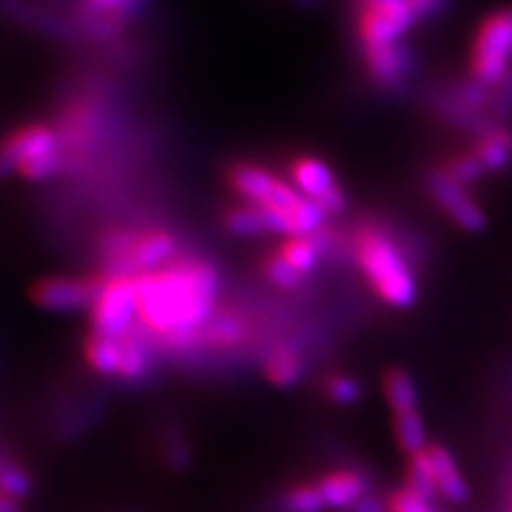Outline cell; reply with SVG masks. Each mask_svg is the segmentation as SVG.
<instances>
[{
	"label": "cell",
	"instance_id": "obj_4",
	"mask_svg": "<svg viewBox=\"0 0 512 512\" xmlns=\"http://www.w3.org/2000/svg\"><path fill=\"white\" fill-rule=\"evenodd\" d=\"M64 167L62 139L50 124H26L0 141V178L20 173L30 182H43Z\"/></svg>",
	"mask_w": 512,
	"mask_h": 512
},
{
	"label": "cell",
	"instance_id": "obj_3",
	"mask_svg": "<svg viewBox=\"0 0 512 512\" xmlns=\"http://www.w3.org/2000/svg\"><path fill=\"white\" fill-rule=\"evenodd\" d=\"M359 60L410 47L408 37L423 24L416 0H350Z\"/></svg>",
	"mask_w": 512,
	"mask_h": 512
},
{
	"label": "cell",
	"instance_id": "obj_31",
	"mask_svg": "<svg viewBox=\"0 0 512 512\" xmlns=\"http://www.w3.org/2000/svg\"><path fill=\"white\" fill-rule=\"evenodd\" d=\"M293 3H297L303 9H312L316 5V0H293Z\"/></svg>",
	"mask_w": 512,
	"mask_h": 512
},
{
	"label": "cell",
	"instance_id": "obj_25",
	"mask_svg": "<svg viewBox=\"0 0 512 512\" xmlns=\"http://www.w3.org/2000/svg\"><path fill=\"white\" fill-rule=\"evenodd\" d=\"M286 512H323L327 508L316 485H295L284 495Z\"/></svg>",
	"mask_w": 512,
	"mask_h": 512
},
{
	"label": "cell",
	"instance_id": "obj_28",
	"mask_svg": "<svg viewBox=\"0 0 512 512\" xmlns=\"http://www.w3.org/2000/svg\"><path fill=\"white\" fill-rule=\"evenodd\" d=\"M389 512H434V508H431L429 500L404 487L391 495Z\"/></svg>",
	"mask_w": 512,
	"mask_h": 512
},
{
	"label": "cell",
	"instance_id": "obj_10",
	"mask_svg": "<svg viewBox=\"0 0 512 512\" xmlns=\"http://www.w3.org/2000/svg\"><path fill=\"white\" fill-rule=\"evenodd\" d=\"M105 280L101 276L88 278H45L32 288V301L43 310L52 312H75L92 308L94 299L99 297Z\"/></svg>",
	"mask_w": 512,
	"mask_h": 512
},
{
	"label": "cell",
	"instance_id": "obj_24",
	"mask_svg": "<svg viewBox=\"0 0 512 512\" xmlns=\"http://www.w3.org/2000/svg\"><path fill=\"white\" fill-rule=\"evenodd\" d=\"M30 491L32 480L28 472L11 459H0V493L9 495L13 500H20L26 498Z\"/></svg>",
	"mask_w": 512,
	"mask_h": 512
},
{
	"label": "cell",
	"instance_id": "obj_18",
	"mask_svg": "<svg viewBox=\"0 0 512 512\" xmlns=\"http://www.w3.org/2000/svg\"><path fill=\"white\" fill-rule=\"evenodd\" d=\"M278 254L301 276H308L316 269L320 256H323V242L316 235L288 237L286 242L280 244Z\"/></svg>",
	"mask_w": 512,
	"mask_h": 512
},
{
	"label": "cell",
	"instance_id": "obj_26",
	"mask_svg": "<svg viewBox=\"0 0 512 512\" xmlns=\"http://www.w3.org/2000/svg\"><path fill=\"white\" fill-rule=\"evenodd\" d=\"M444 171L451 175V178L463 186H470V184H476L483 175L487 173L485 165L480 163V158L474 154V152H468V154H459V156H453L448 163L444 165Z\"/></svg>",
	"mask_w": 512,
	"mask_h": 512
},
{
	"label": "cell",
	"instance_id": "obj_20",
	"mask_svg": "<svg viewBox=\"0 0 512 512\" xmlns=\"http://www.w3.org/2000/svg\"><path fill=\"white\" fill-rule=\"evenodd\" d=\"M224 227L239 237H256L271 233V224L265 210L252 203L231 207V210L224 214Z\"/></svg>",
	"mask_w": 512,
	"mask_h": 512
},
{
	"label": "cell",
	"instance_id": "obj_11",
	"mask_svg": "<svg viewBox=\"0 0 512 512\" xmlns=\"http://www.w3.org/2000/svg\"><path fill=\"white\" fill-rule=\"evenodd\" d=\"M293 186L303 197L316 201L327 214H338L344 210V190L335 180L331 167L316 156H297L291 163Z\"/></svg>",
	"mask_w": 512,
	"mask_h": 512
},
{
	"label": "cell",
	"instance_id": "obj_7",
	"mask_svg": "<svg viewBox=\"0 0 512 512\" xmlns=\"http://www.w3.org/2000/svg\"><path fill=\"white\" fill-rule=\"evenodd\" d=\"M92 331L124 335L139 325L137 276H111L90 308Z\"/></svg>",
	"mask_w": 512,
	"mask_h": 512
},
{
	"label": "cell",
	"instance_id": "obj_22",
	"mask_svg": "<svg viewBox=\"0 0 512 512\" xmlns=\"http://www.w3.org/2000/svg\"><path fill=\"white\" fill-rule=\"evenodd\" d=\"M406 487L425 500H431L438 493L436 470H434V461H431V455H429V448H425V451L416 455H410L408 470H406Z\"/></svg>",
	"mask_w": 512,
	"mask_h": 512
},
{
	"label": "cell",
	"instance_id": "obj_9",
	"mask_svg": "<svg viewBox=\"0 0 512 512\" xmlns=\"http://www.w3.org/2000/svg\"><path fill=\"white\" fill-rule=\"evenodd\" d=\"M427 188L431 199L442 207L444 214L459 229L468 233H480L487 227V216L483 207L470 195L468 186L455 182L444 169H436L427 175Z\"/></svg>",
	"mask_w": 512,
	"mask_h": 512
},
{
	"label": "cell",
	"instance_id": "obj_1",
	"mask_svg": "<svg viewBox=\"0 0 512 512\" xmlns=\"http://www.w3.org/2000/svg\"><path fill=\"white\" fill-rule=\"evenodd\" d=\"M139 325L158 346L184 350L216 310L218 269L197 256H178L169 265L137 276Z\"/></svg>",
	"mask_w": 512,
	"mask_h": 512
},
{
	"label": "cell",
	"instance_id": "obj_2",
	"mask_svg": "<svg viewBox=\"0 0 512 512\" xmlns=\"http://www.w3.org/2000/svg\"><path fill=\"white\" fill-rule=\"evenodd\" d=\"M355 254L365 280L372 284L384 303L399 310L414 306L419 297V284L404 252L387 233L376 227L359 229Z\"/></svg>",
	"mask_w": 512,
	"mask_h": 512
},
{
	"label": "cell",
	"instance_id": "obj_15",
	"mask_svg": "<svg viewBox=\"0 0 512 512\" xmlns=\"http://www.w3.org/2000/svg\"><path fill=\"white\" fill-rule=\"evenodd\" d=\"M429 455H431V461H434L438 491L444 495L448 502H453V504L466 502L468 495H470V489H468L466 478L461 476V472L457 468L455 457L440 444H431Z\"/></svg>",
	"mask_w": 512,
	"mask_h": 512
},
{
	"label": "cell",
	"instance_id": "obj_27",
	"mask_svg": "<svg viewBox=\"0 0 512 512\" xmlns=\"http://www.w3.org/2000/svg\"><path fill=\"white\" fill-rule=\"evenodd\" d=\"M325 393L333 404L338 406H352L359 402L361 397V384L350 376H331L325 382Z\"/></svg>",
	"mask_w": 512,
	"mask_h": 512
},
{
	"label": "cell",
	"instance_id": "obj_16",
	"mask_svg": "<svg viewBox=\"0 0 512 512\" xmlns=\"http://www.w3.org/2000/svg\"><path fill=\"white\" fill-rule=\"evenodd\" d=\"M487 171H504L512 160V131L506 124H495L476 137L472 150Z\"/></svg>",
	"mask_w": 512,
	"mask_h": 512
},
{
	"label": "cell",
	"instance_id": "obj_5",
	"mask_svg": "<svg viewBox=\"0 0 512 512\" xmlns=\"http://www.w3.org/2000/svg\"><path fill=\"white\" fill-rule=\"evenodd\" d=\"M178 237L167 229H122L103 242L107 278L141 276L178 259Z\"/></svg>",
	"mask_w": 512,
	"mask_h": 512
},
{
	"label": "cell",
	"instance_id": "obj_21",
	"mask_svg": "<svg viewBox=\"0 0 512 512\" xmlns=\"http://www.w3.org/2000/svg\"><path fill=\"white\" fill-rule=\"evenodd\" d=\"M393 429H395L397 444L402 446V451H406L408 455H416V453L425 451V448H429L423 416L416 410H406V412L395 414Z\"/></svg>",
	"mask_w": 512,
	"mask_h": 512
},
{
	"label": "cell",
	"instance_id": "obj_17",
	"mask_svg": "<svg viewBox=\"0 0 512 512\" xmlns=\"http://www.w3.org/2000/svg\"><path fill=\"white\" fill-rule=\"evenodd\" d=\"M263 370L269 382H274L276 387H293L297 384L306 372V361L301 359L299 352L291 346H276L274 350L269 352L265 363H263Z\"/></svg>",
	"mask_w": 512,
	"mask_h": 512
},
{
	"label": "cell",
	"instance_id": "obj_6",
	"mask_svg": "<svg viewBox=\"0 0 512 512\" xmlns=\"http://www.w3.org/2000/svg\"><path fill=\"white\" fill-rule=\"evenodd\" d=\"M512 73V7L491 13L480 22L472 47L468 77L498 88Z\"/></svg>",
	"mask_w": 512,
	"mask_h": 512
},
{
	"label": "cell",
	"instance_id": "obj_8",
	"mask_svg": "<svg viewBox=\"0 0 512 512\" xmlns=\"http://www.w3.org/2000/svg\"><path fill=\"white\" fill-rule=\"evenodd\" d=\"M148 0H75V30L96 43H116Z\"/></svg>",
	"mask_w": 512,
	"mask_h": 512
},
{
	"label": "cell",
	"instance_id": "obj_29",
	"mask_svg": "<svg viewBox=\"0 0 512 512\" xmlns=\"http://www.w3.org/2000/svg\"><path fill=\"white\" fill-rule=\"evenodd\" d=\"M352 512H384V508L380 506V502L370 498V495H365V498L359 500L357 506L352 508Z\"/></svg>",
	"mask_w": 512,
	"mask_h": 512
},
{
	"label": "cell",
	"instance_id": "obj_14",
	"mask_svg": "<svg viewBox=\"0 0 512 512\" xmlns=\"http://www.w3.org/2000/svg\"><path fill=\"white\" fill-rule=\"evenodd\" d=\"M84 357L90 370L101 376H116L122 361V335H105L90 331L84 342Z\"/></svg>",
	"mask_w": 512,
	"mask_h": 512
},
{
	"label": "cell",
	"instance_id": "obj_23",
	"mask_svg": "<svg viewBox=\"0 0 512 512\" xmlns=\"http://www.w3.org/2000/svg\"><path fill=\"white\" fill-rule=\"evenodd\" d=\"M263 276L276 288H282V291H297L306 282V276H301L280 254H271L263 261Z\"/></svg>",
	"mask_w": 512,
	"mask_h": 512
},
{
	"label": "cell",
	"instance_id": "obj_30",
	"mask_svg": "<svg viewBox=\"0 0 512 512\" xmlns=\"http://www.w3.org/2000/svg\"><path fill=\"white\" fill-rule=\"evenodd\" d=\"M0 512H20L18 500H13V498H9V495L0 493Z\"/></svg>",
	"mask_w": 512,
	"mask_h": 512
},
{
	"label": "cell",
	"instance_id": "obj_12",
	"mask_svg": "<svg viewBox=\"0 0 512 512\" xmlns=\"http://www.w3.org/2000/svg\"><path fill=\"white\" fill-rule=\"evenodd\" d=\"M327 508H355L367 495V478L357 470H333L316 483Z\"/></svg>",
	"mask_w": 512,
	"mask_h": 512
},
{
	"label": "cell",
	"instance_id": "obj_13",
	"mask_svg": "<svg viewBox=\"0 0 512 512\" xmlns=\"http://www.w3.org/2000/svg\"><path fill=\"white\" fill-rule=\"evenodd\" d=\"M246 338V325L242 316L233 310H214L197 335V344L212 348H233Z\"/></svg>",
	"mask_w": 512,
	"mask_h": 512
},
{
	"label": "cell",
	"instance_id": "obj_19",
	"mask_svg": "<svg viewBox=\"0 0 512 512\" xmlns=\"http://www.w3.org/2000/svg\"><path fill=\"white\" fill-rule=\"evenodd\" d=\"M382 391L389 408L395 414L416 410V406H419V389H416L412 376L406 370H399V367H393V370L384 374Z\"/></svg>",
	"mask_w": 512,
	"mask_h": 512
}]
</instances>
